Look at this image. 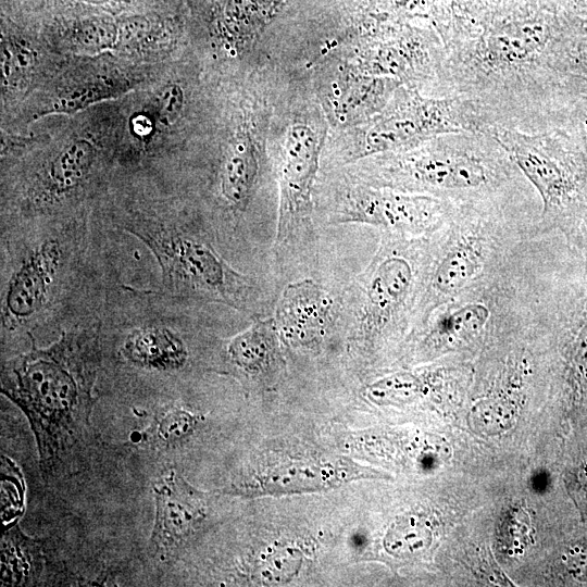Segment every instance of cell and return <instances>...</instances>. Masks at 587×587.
<instances>
[{"mask_svg":"<svg viewBox=\"0 0 587 587\" xmlns=\"http://www.w3.org/2000/svg\"><path fill=\"white\" fill-rule=\"evenodd\" d=\"M370 266L363 284L361 323L371 336L403 322L414 297L421 294L428 236L420 245L396 236Z\"/></svg>","mask_w":587,"mask_h":587,"instance_id":"obj_7","label":"cell"},{"mask_svg":"<svg viewBox=\"0 0 587 587\" xmlns=\"http://www.w3.org/2000/svg\"><path fill=\"white\" fill-rule=\"evenodd\" d=\"M398 152L387 167L392 188L454 204L533 203L534 188L485 129L439 135Z\"/></svg>","mask_w":587,"mask_h":587,"instance_id":"obj_3","label":"cell"},{"mask_svg":"<svg viewBox=\"0 0 587 587\" xmlns=\"http://www.w3.org/2000/svg\"><path fill=\"white\" fill-rule=\"evenodd\" d=\"M63 259L57 239L35 246L12 273L1 309L3 327L13 329L28 322L48 301Z\"/></svg>","mask_w":587,"mask_h":587,"instance_id":"obj_9","label":"cell"},{"mask_svg":"<svg viewBox=\"0 0 587 587\" xmlns=\"http://www.w3.org/2000/svg\"><path fill=\"white\" fill-rule=\"evenodd\" d=\"M258 161L249 143L238 141L228 150L221 174V189L225 199L236 208H243L249 199Z\"/></svg>","mask_w":587,"mask_h":587,"instance_id":"obj_15","label":"cell"},{"mask_svg":"<svg viewBox=\"0 0 587 587\" xmlns=\"http://www.w3.org/2000/svg\"><path fill=\"white\" fill-rule=\"evenodd\" d=\"M277 329L274 319L257 320L235 336L227 346L230 362L245 373H263L277 354Z\"/></svg>","mask_w":587,"mask_h":587,"instance_id":"obj_14","label":"cell"},{"mask_svg":"<svg viewBox=\"0 0 587 587\" xmlns=\"http://www.w3.org/2000/svg\"><path fill=\"white\" fill-rule=\"evenodd\" d=\"M154 254L164 285L179 292H197L240 309L252 288L250 279L232 266L207 241L176 228L147 225L129 228Z\"/></svg>","mask_w":587,"mask_h":587,"instance_id":"obj_5","label":"cell"},{"mask_svg":"<svg viewBox=\"0 0 587 587\" xmlns=\"http://www.w3.org/2000/svg\"><path fill=\"white\" fill-rule=\"evenodd\" d=\"M134 130L138 135H147L151 130V122L147 116H137L134 120Z\"/></svg>","mask_w":587,"mask_h":587,"instance_id":"obj_23","label":"cell"},{"mask_svg":"<svg viewBox=\"0 0 587 587\" xmlns=\"http://www.w3.org/2000/svg\"><path fill=\"white\" fill-rule=\"evenodd\" d=\"M122 352L132 363L158 371L180 369L188 351L182 338L166 326H145L134 329L125 339Z\"/></svg>","mask_w":587,"mask_h":587,"instance_id":"obj_13","label":"cell"},{"mask_svg":"<svg viewBox=\"0 0 587 587\" xmlns=\"http://www.w3.org/2000/svg\"><path fill=\"white\" fill-rule=\"evenodd\" d=\"M16 527L11 534H7L2 540L1 571L2 582L5 585L22 583L29 574V557L26 547V538L17 532Z\"/></svg>","mask_w":587,"mask_h":587,"instance_id":"obj_18","label":"cell"},{"mask_svg":"<svg viewBox=\"0 0 587 587\" xmlns=\"http://www.w3.org/2000/svg\"><path fill=\"white\" fill-rule=\"evenodd\" d=\"M455 207L436 196L388 186L361 188L344 210L341 222L376 226L396 236L424 237L438 230Z\"/></svg>","mask_w":587,"mask_h":587,"instance_id":"obj_8","label":"cell"},{"mask_svg":"<svg viewBox=\"0 0 587 587\" xmlns=\"http://www.w3.org/2000/svg\"><path fill=\"white\" fill-rule=\"evenodd\" d=\"M578 138L587 151V89L577 92L564 109L559 125Z\"/></svg>","mask_w":587,"mask_h":587,"instance_id":"obj_20","label":"cell"},{"mask_svg":"<svg viewBox=\"0 0 587 587\" xmlns=\"http://www.w3.org/2000/svg\"><path fill=\"white\" fill-rule=\"evenodd\" d=\"M538 214L533 203L457 204L428 236L419 322L436 308L534 262L549 240L536 230Z\"/></svg>","mask_w":587,"mask_h":587,"instance_id":"obj_1","label":"cell"},{"mask_svg":"<svg viewBox=\"0 0 587 587\" xmlns=\"http://www.w3.org/2000/svg\"><path fill=\"white\" fill-rule=\"evenodd\" d=\"M319 164V138L295 125L287 137L282 165V197L276 238L285 241L309 211L311 185Z\"/></svg>","mask_w":587,"mask_h":587,"instance_id":"obj_11","label":"cell"},{"mask_svg":"<svg viewBox=\"0 0 587 587\" xmlns=\"http://www.w3.org/2000/svg\"><path fill=\"white\" fill-rule=\"evenodd\" d=\"M155 520L151 546L161 558H168L186 542L204 519L202 495L184 478L171 472L153 482Z\"/></svg>","mask_w":587,"mask_h":587,"instance_id":"obj_10","label":"cell"},{"mask_svg":"<svg viewBox=\"0 0 587 587\" xmlns=\"http://www.w3.org/2000/svg\"><path fill=\"white\" fill-rule=\"evenodd\" d=\"M184 95L177 85H171L162 95L159 110V122L164 126L174 124L183 109Z\"/></svg>","mask_w":587,"mask_h":587,"instance_id":"obj_21","label":"cell"},{"mask_svg":"<svg viewBox=\"0 0 587 587\" xmlns=\"http://www.w3.org/2000/svg\"><path fill=\"white\" fill-rule=\"evenodd\" d=\"M483 129L472 108L459 97L424 98L402 91L370 127L363 151H402L439 135Z\"/></svg>","mask_w":587,"mask_h":587,"instance_id":"obj_6","label":"cell"},{"mask_svg":"<svg viewBox=\"0 0 587 587\" xmlns=\"http://www.w3.org/2000/svg\"><path fill=\"white\" fill-rule=\"evenodd\" d=\"M98 363L93 338L63 332L49 348L33 347L2 366L1 391L27 416L45 477L89 425Z\"/></svg>","mask_w":587,"mask_h":587,"instance_id":"obj_2","label":"cell"},{"mask_svg":"<svg viewBox=\"0 0 587 587\" xmlns=\"http://www.w3.org/2000/svg\"><path fill=\"white\" fill-rule=\"evenodd\" d=\"M71 33L82 46L108 47L117 39V21L107 15L79 16L71 22Z\"/></svg>","mask_w":587,"mask_h":587,"instance_id":"obj_17","label":"cell"},{"mask_svg":"<svg viewBox=\"0 0 587 587\" xmlns=\"http://www.w3.org/2000/svg\"><path fill=\"white\" fill-rule=\"evenodd\" d=\"M333 300L312 279L288 284L277 302L274 323L287 342L307 345L321 338L332 321Z\"/></svg>","mask_w":587,"mask_h":587,"instance_id":"obj_12","label":"cell"},{"mask_svg":"<svg viewBox=\"0 0 587 587\" xmlns=\"http://www.w3.org/2000/svg\"><path fill=\"white\" fill-rule=\"evenodd\" d=\"M570 72L573 79L587 88V32H578L574 38Z\"/></svg>","mask_w":587,"mask_h":587,"instance_id":"obj_22","label":"cell"},{"mask_svg":"<svg viewBox=\"0 0 587 587\" xmlns=\"http://www.w3.org/2000/svg\"><path fill=\"white\" fill-rule=\"evenodd\" d=\"M72 3L79 4L83 7H95V8H104L110 5L112 2L116 0H68ZM121 1V0H117ZM125 1H132V0H125Z\"/></svg>","mask_w":587,"mask_h":587,"instance_id":"obj_24","label":"cell"},{"mask_svg":"<svg viewBox=\"0 0 587 587\" xmlns=\"http://www.w3.org/2000/svg\"><path fill=\"white\" fill-rule=\"evenodd\" d=\"M93 159L95 150L89 141L79 139L68 145L48 170L51 190L61 193L76 187L88 174Z\"/></svg>","mask_w":587,"mask_h":587,"instance_id":"obj_16","label":"cell"},{"mask_svg":"<svg viewBox=\"0 0 587 587\" xmlns=\"http://www.w3.org/2000/svg\"><path fill=\"white\" fill-rule=\"evenodd\" d=\"M197 423L196 415L182 409H173L158 421L153 435L163 444H174L190 435Z\"/></svg>","mask_w":587,"mask_h":587,"instance_id":"obj_19","label":"cell"},{"mask_svg":"<svg viewBox=\"0 0 587 587\" xmlns=\"http://www.w3.org/2000/svg\"><path fill=\"white\" fill-rule=\"evenodd\" d=\"M536 191L540 236H562L566 246L587 248V151L562 126L527 133L487 127Z\"/></svg>","mask_w":587,"mask_h":587,"instance_id":"obj_4","label":"cell"}]
</instances>
